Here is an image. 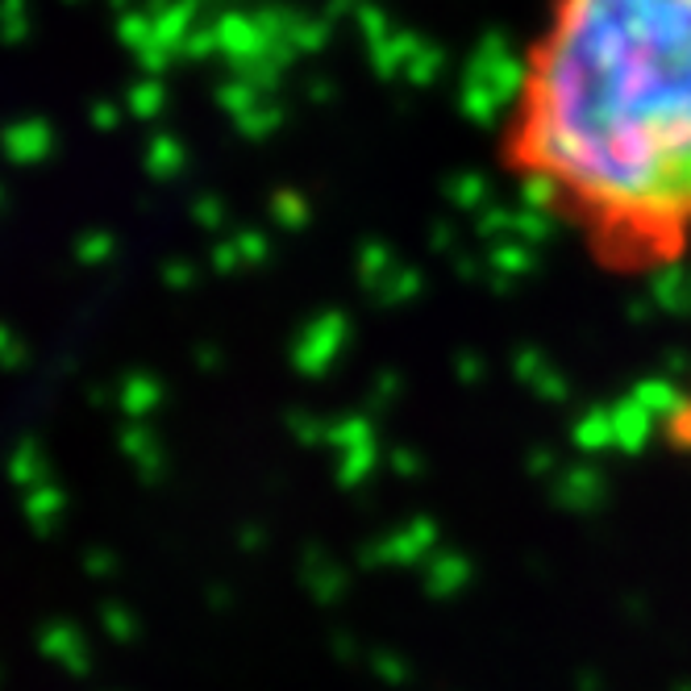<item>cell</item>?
Segmentation results:
<instances>
[{
	"instance_id": "cell-1",
	"label": "cell",
	"mask_w": 691,
	"mask_h": 691,
	"mask_svg": "<svg viewBox=\"0 0 691 691\" xmlns=\"http://www.w3.org/2000/svg\"><path fill=\"white\" fill-rule=\"evenodd\" d=\"M496 155L608 267L688 258L691 0H546Z\"/></svg>"
}]
</instances>
